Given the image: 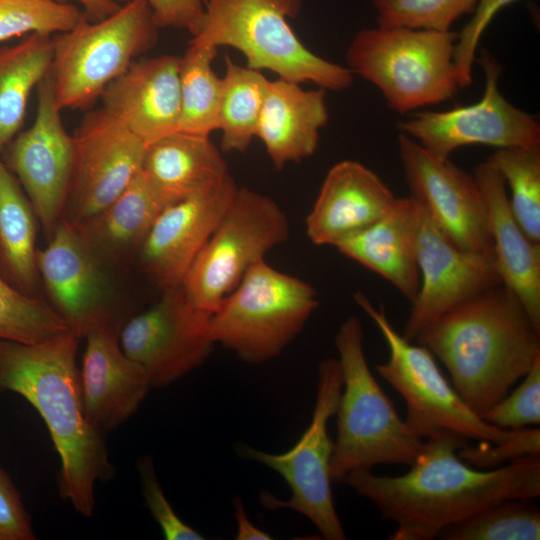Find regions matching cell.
<instances>
[{"label":"cell","mask_w":540,"mask_h":540,"mask_svg":"<svg viewBox=\"0 0 540 540\" xmlns=\"http://www.w3.org/2000/svg\"><path fill=\"white\" fill-rule=\"evenodd\" d=\"M237 190L228 172L160 212L138 253L142 271L162 290L182 284Z\"/></svg>","instance_id":"19"},{"label":"cell","mask_w":540,"mask_h":540,"mask_svg":"<svg viewBox=\"0 0 540 540\" xmlns=\"http://www.w3.org/2000/svg\"><path fill=\"white\" fill-rule=\"evenodd\" d=\"M141 172L168 206L228 173L209 136L176 131L146 146Z\"/></svg>","instance_id":"26"},{"label":"cell","mask_w":540,"mask_h":540,"mask_svg":"<svg viewBox=\"0 0 540 540\" xmlns=\"http://www.w3.org/2000/svg\"><path fill=\"white\" fill-rule=\"evenodd\" d=\"M218 130L225 152H244L256 136L269 80L261 71L225 58Z\"/></svg>","instance_id":"30"},{"label":"cell","mask_w":540,"mask_h":540,"mask_svg":"<svg viewBox=\"0 0 540 540\" xmlns=\"http://www.w3.org/2000/svg\"><path fill=\"white\" fill-rule=\"evenodd\" d=\"M398 151L411 196L462 250L493 252L486 207L474 175L431 155L409 136L398 135Z\"/></svg>","instance_id":"16"},{"label":"cell","mask_w":540,"mask_h":540,"mask_svg":"<svg viewBox=\"0 0 540 540\" xmlns=\"http://www.w3.org/2000/svg\"><path fill=\"white\" fill-rule=\"evenodd\" d=\"M36 264L51 306L79 338L101 324L116 325L104 264L78 226L60 219Z\"/></svg>","instance_id":"18"},{"label":"cell","mask_w":540,"mask_h":540,"mask_svg":"<svg viewBox=\"0 0 540 540\" xmlns=\"http://www.w3.org/2000/svg\"><path fill=\"white\" fill-rule=\"evenodd\" d=\"M52 58V36L29 34L0 47V155L21 128L30 94L49 73Z\"/></svg>","instance_id":"29"},{"label":"cell","mask_w":540,"mask_h":540,"mask_svg":"<svg viewBox=\"0 0 540 540\" xmlns=\"http://www.w3.org/2000/svg\"><path fill=\"white\" fill-rule=\"evenodd\" d=\"M300 9L301 0H204L189 44L231 46L243 53L247 67L299 84L336 92L350 87L354 74L306 48L289 25Z\"/></svg>","instance_id":"5"},{"label":"cell","mask_w":540,"mask_h":540,"mask_svg":"<svg viewBox=\"0 0 540 540\" xmlns=\"http://www.w3.org/2000/svg\"><path fill=\"white\" fill-rule=\"evenodd\" d=\"M123 5L130 0H114ZM160 28L196 31L204 12V0H145Z\"/></svg>","instance_id":"42"},{"label":"cell","mask_w":540,"mask_h":540,"mask_svg":"<svg viewBox=\"0 0 540 540\" xmlns=\"http://www.w3.org/2000/svg\"><path fill=\"white\" fill-rule=\"evenodd\" d=\"M218 48L189 44L180 57V122L185 133L209 136L218 130L222 79L212 69Z\"/></svg>","instance_id":"31"},{"label":"cell","mask_w":540,"mask_h":540,"mask_svg":"<svg viewBox=\"0 0 540 540\" xmlns=\"http://www.w3.org/2000/svg\"><path fill=\"white\" fill-rule=\"evenodd\" d=\"M457 34L400 26L362 29L347 49V68L377 87L398 113L439 104L460 89Z\"/></svg>","instance_id":"6"},{"label":"cell","mask_w":540,"mask_h":540,"mask_svg":"<svg viewBox=\"0 0 540 540\" xmlns=\"http://www.w3.org/2000/svg\"><path fill=\"white\" fill-rule=\"evenodd\" d=\"M417 262L420 287L401 333L409 341L458 305L501 283L493 252L460 249L419 204Z\"/></svg>","instance_id":"17"},{"label":"cell","mask_w":540,"mask_h":540,"mask_svg":"<svg viewBox=\"0 0 540 540\" xmlns=\"http://www.w3.org/2000/svg\"><path fill=\"white\" fill-rule=\"evenodd\" d=\"M377 25L449 31L462 15L472 13L478 0H371Z\"/></svg>","instance_id":"36"},{"label":"cell","mask_w":540,"mask_h":540,"mask_svg":"<svg viewBox=\"0 0 540 540\" xmlns=\"http://www.w3.org/2000/svg\"><path fill=\"white\" fill-rule=\"evenodd\" d=\"M480 62L485 89L478 102L447 111L416 113L399 124V132L440 160H448L455 150L473 144L540 147L538 121L511 104L499 90L501 65L486 51Z\"/></svg>","instance_id":"12"},{"label":"cell","mask_w":540,"mask_h":540,"mask_svg":"<svg viewBox=\"0 0 540 540\" xmlns=\"http://www.w3.org/2000/svg\"><path fill=\"white\" fill-rule=\"evenodd\" d=\"M341 390L338 359L322 360L318 365L312 419L297 443L279 454L246 444H239L237 449L241 457L278 473L290 488L291 495L286 500L263 492L261 504L269 510L288 508L304 515L327 540L346 538L332 497L330 463L333 441L328 434V423L337 412Z\"/></svg>","instance_id":"10"},{"label":"cell","mask_w":540,"mask_h":540,"mask_svg":"<svg viewBox=\"0 0 540 540\" xmlns=\"http://www.w3.org/2000/svg\"><path fill=\"white\" fill-rule=\"evenodd\" d=\"M37 92L34 122L6 145L1 158L26 193L48 241L68 196L74 142L63 125L49 73L38 84Z\"/></svg>","instance_id":"15"},{"label":"cell","mask_w":540,"mask_h":540,"mask_svg":"<svg viewBox=\"0 0 540 540\" xmlns=\"http://www.w3.org/2000/svg\"><path fill=\"white\" fill-rule=\"evenodd\" d=\"M167 207L140 171L102 212L79 227L104 265L139 251L160 212Z\"/></svg>","instance_id":"27"},{"label":"cell","mask_w":540,"mask_h":540,"mask_svg":"<svg viewBox=\"0 0 540 540\" xmlns=\"http://www.w3.org/2000/svg\"><path fill=\"white\" fill-rule=\"evenodd\" d=\"M72 136L73 171L61 219L82 225L138 175L146 144L104 107L88 112Z\"/></svg>","instance_id":"14"},{"label":"cell","mask_w":540,"mask_h":540,"mask_svg":"<svg viewBox=\"0 0 540 540\" xmlns=\"http://www.w3.org/2000/svg\"><path fill=\"white\" fill-rule=\"evenodd\" d=\"M329 119L325 90H305L279 78L269 81L256 136L277 169L312 156Z\"/></svg>","instance_id":"25"},{"label":"cell","mask_w":540,"mask_h":540,"mask_svg":"<svg viewBox=\"0 0 540 540\" xmlns=\"http://www.w3.org/2000/svg\"><path fill=\"white\" fill-rule=\"evenodd\" d=\"M502 176L510 208L534 242L540 243V147L497 148L486 160Z\"/></svg>","instance_id":"32"},{"label":"cell","mask_w":540,"mask_h":540,"mask_svg":"<svg viewBox=\"0 0 540 540\" xmlns=\"http://www.w3.org/2000/svg\"><path fill=\"white\" fill-rule=\"evenodd\" d=\"M458 455L474 468L495 469L524 456L540 455V430L526 427L517 437L501 443L482 441L474 447L467 442Z\"/></svg>","instance_id":"39"},{"label":"cell","mask_w":540,"mask_h":540,"mask_svg":"<svg viewBox=\"0 0 540 540\" xmlns=\"http://www.w3.org/2000/svg\"><path fill=\"white\" fill-rule=\"evenodd\" d=\"M79 339L71 330L41 344L0 339V391L22 396L39 413L60 459L59 495L91 517L96 483L111 480L115 470L104 435L85 415Z\"/></svg>","instance_id":"2"},{"label":"cell","mask_w":540,"mask_h":540,"mask_svg":"<svg viewBox=\"0 0 540 540\" xmlns=\"http://www.w3.org/2000/svg\"><path fill=\"white\" fill-rule=\"evenodd\" d=\"M415 341L442 362L454 389L480 417L540 357V329L502 283L444 314Z\"/></svg>","instance_id":"3"},{"label":"cell","mask_w":540,"mask_h":540,"mask_svg":"<svg viewBox=\"0 0 540 540\" xmlns=\"http://www.w3.org/2000/svg\"><path fill=\"white\" fill-rule=\"evenodd\" d=\"M481 418L500 429H521L540 424V357L522 382L489 408Z\"/></svg>","instance_id":"37"},{"label":"cell","mask_w":540,"mask_h":540,"mask_svg":"<svg viewBox=\"0 0 540 540\" xmlns=\"http://www.w3.org/2000/svg\"><path fill=\"white\" fill-rule=\"evenodd\" d=\"M70 331L44 298L25 295L0 275V339L41 344Z\"/></svg>","instance_id":"34"},{"label":"cell","mask_w":540,"mask_h":540,"mask_svg":"<svg viewBox=\"0 0 540 540\" xmlns=\"http://www.w3.org/2000/svg\"><path fill=\"white\" fill-rule=\"evenodd\" d=\"M32 522L21 495L0 466V540H34Z\"/></svg>","instance_id":"41"},{"label":"cell","mask_w":540,"mask_h":540,"mask_svg":"<svg viewBox=\"0 0 540 540\" xmlns=\"http://www.w3.org/2000/svg\"><path fill=\"white\" fill-rule=\"evenodd\" d=\"M361 320L351 315L334 344L342 375L330 475L340 483L349 473L378 465L411 466L424 446L406 425L374 378L364 353Z\"/></svg>","instance_id":"4"},{"label":"cell","mask_w":540,"mask_h":540,"mask_svg":"<svg viewBox=\"0 0 540 540\" xmlns=\"http://www.w3.org/2000/svg\"><path fill=\"white\" fill-rule=\"evenodd\" d=\"M180 57L136 59L103 91V107L146 146L179 130Z\"/></svg>","instance_id":"22"},{"label":"cell","mask_w":540,"mask_h":540,"mask_svg":"<svg viewBox=\"0 0 540 540\" xmlns=\"http://www.w3.org/2000/svg\"><path fill=\"white\" fill-rule=\"evenodd\" d=\"M142 495L146 506L161 528L167 540H203L202 534L187 525L175 513L157 479L151 456H143L137 462Z\"/></svg>","instance_id":"38"},{"label":"cell","mask_w":540,"mask_h":540,"mask_svg":"<svg viewBox=\"0 0 540 540\" xmlns=\"http://www.w3.org/2000/svg\"><path fill=\"white\" fill-rule=\"evenodd\" d=\"M443 540H539L540 510L531 499L505 500L486 507L439 535Z\"/></svg>","instance_id":"33"},{"label":"cell","mask_w":540,"mask_h":540,"mask_svg":"<svg viewBox=\"0 0 540 540\" xmlns=\"http://www.w3.org/2000/svg\"><path fill=\"white\" fill-rule=\"evenodd\" d=\"M289 233L287 216L273 199L238 188L182 282L189 302L212 314L248 269L284 243Z\"/></svg>","instance_id":"11"},{"label":"cell","mask_w":540,"mask_h":540,"mask_svg":"<svg viewBox=\"0 0 540 540\" xmlns=\"http://www.w3.org/2000/svg\"><path fill=\"white\" fill-rule=\"evenodd\" d=\"M473 175L484 199L500 281L519 298L540 329V243L531 240L514 217L500 173L485 161Z\"/></svg>","instance_id":"23"},{"label":"cell","mask_w":540,"mask_h":540,"mask_svg":"<svg viewBox=\"0 0 540 540\" xmlns=\"http://www.w3.org/2000/svg\"><path fill=\"white\" fill-rule=\"evenodd\" d=\"M234 515L237 524V540H270L273 537L251 523L239 497L233 501Z\"/></svg>","instance_id":"43"},{"label":"cell","mask_w":540,"mask_h":540,"mask_svg":"<svg viewBox=\"0 0 540 540\" xmlns=\"http://www.w3.org/2000/svg\"><path fill=\"white\" fill-rule=\"evenodd\" d=\"M417 236L418 204L410 195L397 198L384 217L335 248L386 279L411 303L420 287Z\"/></svg>","instance_id":"24"},{"label":"cell","mask_w":540,"mask_h":540,"mask_svg":"<svg viewBox=\"0 0 540 540\" xmlns=\"http://www.w3.org/2000/svg\"><path fill=\"white\" fill-rule=\"evenodd\" d=\"M37 221L26 193L0 155V275L21 293L43 298L36 264Z\"/></svg>","instance_id":"28"},{"label":"cell","mask_w":540,"mask_h":540,"mask_svg":"<svg viewBox=\"0 0 540 540\" xmlns=\"http://www.w3.org/2000/svg\"><path fill=\"white\" fill-rule=\"evenodd\" d=\"M318 305L311 284L262 259L210 315V335L240 360L264 363L295 339Z\"/></svg>","instance_id":"7"},{"label":"cell","mask_w":540,"mask_h":540,"mask_svg":"<svg viewBox=\"0 0 540 540\" xmlns=\"http://www.w3.org/2000/svg\"><path fill=\"white\" fill-rule=\"evenodd\" d=\"M466 443L451 435L431 437L424 440L407 473L388 476L358 470L340 483L369 500L384 521L396 525L390 540H432L488 506L539 497L540 455L495 469H477L458 455Z\"/></svg>","instance_id":"1"},{"label":"cell","mask_w":540,"mask_h":540,"mask_svg":"<svg viewBox=\"0 0 540 540\" xmlns=\"http://www.w3.org/2000/svg\"><path fill=\"white\" fill-rule=\"evenodd\" d=\"M84 338L80 370L84 411L88 422L105 435L137 411L152 387L144 369L121 348L116 325H98Z\"/></svg>","instance_id":"20"},{"label":"cell","mask_w":540,"mask_h":540,"mask_svg":"<svg viewBox=\"0 0 540 540\" xmlns=\"http://www.w3.org/2000/svg\"><path fill=\"white\" fill-rule=\"evenodd\" d=\"M158 29L145 0H130L112 15L90 21L84 15L56 34L49 77L57 106H90L138 56L153 48Z\"/></svg>","instance_id":"8"},{"label":"cell","mask_w":540,"mask_h":540,"mask_svg":"<svg viewBox=\"0 0 540 540\" xmlns=\"http://www.w3.org/2000/svg\"><path fill=\"white\" fill-rule=\"evenodd\" d=\"M61 3L76 1L84 8L83 15L90 21L102 20L115 13L121 5L114 0H56Z\"/></svg>","instance_id":"44"},{"label":"cell","mask_w":540,"mask_h":540,"mask_svg":"<svg viewBox=\"0 0 540 540\" xmlns=\"http://www.w3.org/2000/svg\"><path fill=\"white\" fill-rule=\"evenodd\" d=\"M82 15L74 4L56 0H0V42L34 33L66 32Z\"/></svg>","instance_id":"35"},{"label":"cell","mask_w":540,"mask_h":540,"mask_svg":"<svg viewBox=\"0 0 540 540\" xmlns=\"http://www.w3.org/2000/svg\"><path fill=\"white\" fill-rule=\"evenodd\" d=\"M515 0H478L472 18L457 34L454 62L460 89L472 84V70L476 50L485 29L503 7Z\"/></svg>","instance_id":"40"},{"label":"cell","mask_w":540,"mask_h":540,"mask_svg":"<svg viewBox=\"0 0 540 540\" xmlns=\"http://www.w3.org/2000/svg\"><path fill=\"white\" fill-rule=\"evenodd\" d=\"M210 315L189 302L182 284L168 287L155 304L121 326L119 342L144 369L151 387L164 388L210 355L215 345Z\"/></svg>","instance_id":"13"},{"label":"cell","mask_w":540,"mask_h":540,"mask_svg":"<svg viewBox=\"0 0 540 540\" xmlns=\"http://www.w3.org/2000/svg\"><path fill=\"white\" fill-rule=\"evenodd\" d=\"M396 200L371 169L340 161L328 171L306 218L307 236L315 245L336 247L379 221Z\"/></svg>","instance_id":"21"},{"label":"cell","mask_w":540,"mask_h":540,"mask_svg":"<svg viewBox=\"0 0 540 540\" xmlns=\"http://www.w3.org/2000/svg\"><path fill=\"white\" fill-rule=\"evenodd\" d=\"M353 297L387 344L389 357L376 369L403 398L404 421L418 438L451 435L466 441L501 443L521 433L523 428L500 429L474 413L442 374L434 355L425 346L405 339L391 324L384 307H375L364 293L358 291Z\"/></svg>","instance_id":"9"}]
</instances>
